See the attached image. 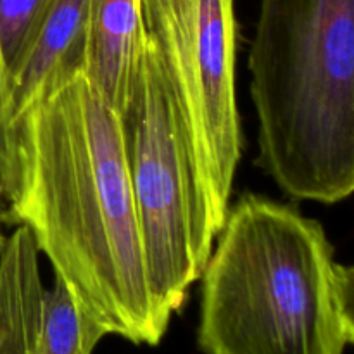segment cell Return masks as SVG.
<instances>
[{"label": "cell", "instance_id": "obj_1", "mask_svg": "<svg viewBox=\"0 0 354 354\" xmlns=\"http://www.w3.org/2000/svg\"><path fill=\"white\" fill-rule=\"evenodd\" d=\"M0 220L30 232L54 277L107 335L162 341L171 318L149 286L121 118L85 68L3 135Z\"/></svg>", "mask_w": 354, "mask_h": 354}, {"label": "cell", "instance_id": "obj_2", "mask_svg": "<svg viewBox=\"0 0 354 354\" xmlns=\"http://www.w3.org/2000/svg\"><path fill=\"white\" fill-rule=\"evenodd\" d=\"M259 165L294 199L354 194V0H259L249 52Z\"/></svg>", "mask_w": 354, "mask_h": 354}, {"label": "cell", "instance_id": "obj_3", "mask_svg": "<svg viewBox=\"0 0 354 354\" xmlns=\"http://www.w3.org/2000/svg\"><path fill=\"white\" fill-rule=\"evenodd\" d=\"M203 270L204 354H344L334 248L320 221L248 194Z\"/></svg>", "mask_w": 354, "mask_h": 354}, {"label": "cell", "instance_id": "obj_4", "mask_svg": "<svg viewBox=\"0 0 354 354\" xmlns=\"http://www.w3.org/2000/svg\"><path fill=\"white\" fill-rule=\"evenodd\" d=\"M120 118L149 286L159 310L171 318L203 275L216 237L161 57L147 31Z\"/></svg>", "mask_w": 354, "mask_h": 354}, {"label": "cell", "instance_id": "obj_5", "mask_svg": "<svg viewBox=\"0 0 354 354\" xmlns=\"http://www.w3.org/2000/svg\"><path fill=\"white\" fill-rule=\"evenodd\" d=\"M182 124L201 199L220 234L242 154L234 0H140Z\"/></svg>", "mask_w": 354, "mask_h": 354}, {"label": "cell", "instance_id": "obj_6", "mask_svg": "<svg viewBox=\"0 0 354 354\" xmlns=\"http://www.w3.org/2000/svg\"><path fill=\"white\" fill-rule=\"evenodd\" d=\"M86 16L88 0H44L10 69L0 142L55 83L86 69Z\"/></svg>", "mask_w": 354, "mask_h": 354}, {"label": "cell", "instance_id": "obj_7", "mask_svg": "<svg viewBox=\"0 0 354 354\" xmlns=\"http://www.w3.org/2000/svg\"><path fill=\"white\" fill-rule=\"evenodd\" d=\"M144 40L140 0H88L86 73L118 113L130 95Z\"/></svg>", "mask_w": 354, "mask_h": 354}, {"label": "cell", "instance_id": "obj_8", "mask_svg": "<svg viewBox=\"0 0 354 354\" xmlns=\"http://www.w3.org/2000/svg\"><path fill=\"white\" fill-rule=\"evenodd\" d=\"M37 244L24 227L6 239L0 252V354H31L41 318Z\"/></svg>", "mask_w": 354, "mask_h": 354}, {"label": "cell", "instance_id": "obj_9", "mask_svg": "<svg viewBox=\"0 0 354 354\" xmlns=\"http://www.w3.org/2000/svg\"><path fill=\"white\" fill-rule=\"evenodd\" d=\"M106 335L69 287L54 277L52 289H45L40 327L31 354H93Z\"/></svg>", "mask_w": 354, "mask_h": 354}, {"label": "cell", "instance_id": "obj_10", "mask_svg": "<svg viewBox=\"0 0 354 354\" xmlns=\"http://www.w3.org/2000/svg\"><path fill=\"white\" fill-rule=\"evenodd\" d=\"M44 0H0V68L7 80Z\"/></svg>", "mask_w": 354, "mask_h": 354}, {"label": "cell", "instance_id": "obj_11", "mask_svg": "<svg viewBox=\"0 0 354 354\" xmlns=\"http://www.w3.org/2000/svg\"><path fill=\"white\" fill-rule=\"evenodd\" d=\"M335 299L348 346L354 348V265L335 263Z\"/></svg>", "mask_w": 354, "mask_h": 354}, {"label": "cell", "instance_id": "obj_12", "mask_svg": "<svg viewBox=\"0 0 354 354\" xmlns=\"http://www.w3.org/2000/svg\"><path fill=\"white\" fill-rule=\"evenodd\" d=\"M6 239H7V235L2 232V220H0V252H2L3 244H6Z\"/></svg>", "mask_w": 354, "mask_h": 354}]
</instances>
